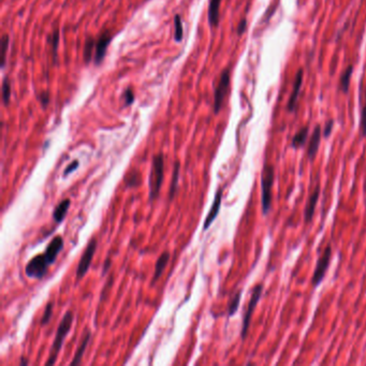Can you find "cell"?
Masks as SVG:
<instances>
[{
    "label": "cell",
    "instance_id": "cell-1",
    "mask_svg": "<svg viewBox=\"0 0 366 366\" xmlns=\"http://www.w3.org/2000/svg\"><path fill=\"white\" fill-rule=\"evenodd\" d=\"M72 323H73V315H72L71 311H67V313L64 316V318L62 319V321H60V323L58 325L55 340H54V343L52 345L51 355H50V358H49V361L46 362V365H54V364H55L59 351L62 350L65 338L67 337L68 334H69V331L71 330Z\"/></svg>",
    "mask_w": 366,
    "mask_h": 366
},
{
    "label": "cell",
    "instance_id": "cell-2",
    "mask_svg": "<svg viewBox=\"0 0 366 366\" xmlns=\"http://www.w3.org/2000/svg\"><path fill=\"white\" fill-rule=\"evenodd\" d=\"M164 168H165V157L162 154L156 155L153 158V164L150 174V200L154 201L158 198L160 188L164 181Z\"/></svg>",
    "mask_w": 366,
    "mask_h": 366
},
{
    "label": "cell",
    "instance_id": "cell-3",
    "mask_svg": "<svg viewBox=\"0 0 366 366\" xmlns=\"http://www.w3.org/2000/svg\"><path fill=\"white\" fill-rule=\"evenodd\" d=\"M275 180V170L273 165L266 164L263 166L261 173V188H262V212L267 215L271 209L272 202V188Z\"/></svg>",
    "mask_w": 366,
    "mask_h": 366
},
{
    "label": "cell",
    "instance_id": "cell-4",
    "mask_svg": "<svg viewBox=\"0 0 366 366\" xmlns=\"http://www.w3.org/2000/svg\"><path fill=\"white\" fill-rule=\"evenodd\" d=\"M50 263L47 261L44 254L38 255L28 262L25 268V274L30 278L41 279L45 276Z\"/></svg>",
    "mask_w": 366,
    "mask_h": 366
},
{
    "label": "cell",
    "instance_id": "cell-5",
    "mask_svg": "<svg viewBox=\"0 0 366 366\" xmlns=\"http://www.w3.org/2000/svg\"><path fill=\"white\" fill-rule=\"evenodd\" d=\"M262 292H263V283H258L253 290L252 297H250V300H249L247 310H246V313L244 314L243 325H242V333H241L243 340H245L246 336H247V332H248V328H249V324H250V320H252V317H253L254 310L257 306V304H258V302L260 301Z\"/></svg>",
    "mask_w": 366,
    "mask_h": 366
},
{
    "label": "cell",
    "instance_id": "cell-6",
    "mask_svg": "<svg viewBox=\"0 0 366 366\" xmlns=\"http://www.w3.org/2000/svg\"><path fill=\"white\" fill-rule=\"evenodd\" d=\"M96 249H97V240L93 237V239H92L90 243L87 244V247L84 250L82 257H81V260L77 269V280L82 279L88 272V270L91 268L92 261L93 259L94 253H96Z\"/></svg>",
    "mask_w": 366,
    "mask_h": 366
},
{
    "label": "cell",
    "instance_id": "cell-7",
    "mask_svg": "<svg viewBox=\"0 0 366 366\" xmlns=\"http://www.w3.org/2000/svg\"><path fill=\"white\" fill-rule=\"evenodd\" d=\"M331 257H332V248L329 245L325 247L324 252L322 253L320 258L317 261L313 278H311V282H313L314 287H318L322 282L324 276H325V273H327V271L330 267Z\"/></svg>",
    "mask_w": 366,
    "mask_h": 366
},
{
    "label": "cell",
    "instance_id": "cell-8",
    "mask_svg": "<svg viewBox=\"0 0 366 366\" xmlns=\"http://www.w3.org/2000/svg\"><path fill=\"white\" fill-rule=\"evenodd\" d=\"M230 85V71L225 70L220 76L219 83L217 85L214 93V112L219 113L222 107L223 100H225Z\"/></svg>",
    "mask_w": 366,
    "mask_h": 366
},
{
    "label": "cell",
    "instance_id": "cell-9",
    "mask_svg": "<svg viewBox=\"0 0 366 366\" xmlns=\"http://www.w3.org/2000/svg\"><path fill=\"white\" fill-rule=\"evenodd\" d=\"M111 40H112L111 33L107 31L102 33L98 39V41L96 42V50H94V64L96 65H100L103 62L106 50L108 47V44L111 42Z\"/></svg>",
    "mask_w": 366,
    "mask_h": 366
},
{
    "label": "cell",
    "instance_id": "cell-10",
    "mask_svg": "<svg viewBox=\"0 0 366 366\" xmlns=\"http://www.w3.org/2000/svg\"><path fill=\"white\" fill-rule=\"evenodd\" d=\"M64 244H65V242H64V239L62 236H55L50 242L49 246L46 247L44 255L46 257L47 261H49L50 266L56 261L58 254L62 252L63 248H64Z\"/></svg>",
    "mask_w": 366,
    "mask_h": 366
},
{
    "label": "cell",
    "instance_id": "cell-11",
    "mask_svg": "<svg viewBox=\"0 0 366 366\" xmlns=\"http://www.w3.org/2000/svg\"><path fill=\"white\" fill-rule=\"evenodd\" d=\"M221 199H222V189L220 188L216 192L213 205L211 209H209V212L204 220V225H203V230H204V231H206V230L211 227V225L216 219V217L218 216L219 211H220V206H221Z\"/></svg>",
    "mask_w": 366,
    "mask_h": 366
},
{
    "label": "cell",
    "instance_id": "cell-12",
    "mask_svg": "<svg viewBox=\"0 0 366 366\" xmlns=\"http://www.w3.org/2000/svg\"><path fill=\"white\" fill-rule=\"evenodd\" d=\"M303 74H304L303 69H300L299 71H297L296 76H295V80L293 83V90H292V92H291V96L289 97L288 103H287V108L289 112H293L296 107V102H297V99H299L301 86L303 83Z\"/></svg>",
    "mask_w": 366,
    "mask_h": 366
},
{
    "label": "cell",
    "instance_id": "cell-13",
    "mask_svg": "<svg viewBox=\"0 0 366 366\" xmlns=\"http://www.w3.org/2000/svg\"><path fill=\"white\" fill-rule=\"evenodd\" d=\"M319 193H320V187L317 185L316 188H315V190L309 196V199L306 203V206H305L304 219H305V222H306V223H309L311 221V219H313L314 214H315V209H316L317 203H318V199H319Z\"/></svg>",
    "mask_w": 366,
    "mask_h": 366
},
{
    "label": "cell",
    "instance_id": "cell-14",
    "mask_svg": "<svg viewBox=\"0 0 366 366\" xmlns=\"http://www.w3.org/2000/svg\"><path fill=\"white\" fill-rule=\"evenodd\" d=\"M321 127L319 125H317L316 128L314 129L313 134H311V138L309 140V144H308V148H307V156L310 160H313L316 155L318 150H319V145H320V141H321Z\"/></svg>",
    "mask_w": 366,
    "mask_h": 366
},
{
    "label": "cell",
    "instance_id": "cell-15",
    "mask_svg": "<svg viewBox=\"0 0 366 366\" xmlns=\"http://www.w3.org/2000/svg\"><path fill=\"white\" fill-rule=\"evenodd\" d=\"M221 0H211L208 5V23L212 27H217L219 24V9Z\"/></svg>",
    "mask_w": 366,
    "mask_h": 366
},
{
    "label": "cell",
    "instance_id": "cell-16",
    "mask_svg": "<svg viewBox=\"0 0 366 366\" xmlns=\"http://www.w3.org/2000/svg\"><path fill=\"white\" fill-rule=\"evenodd\" d=\"M169 260H170V254H169L168 252H165L162 253L161 256L159 257V259L157 260V262H156V266H155V273H154V277H153V281H152V284H154L156 281H157L160 276L162 275V273H164L165 269L167 268L168 266V262Z\"/></svg>",
    "mask_w": 366,
    "mask_h": 366
},
{
    "label": "cell",
    "instance_id": "cell-17",
    "mask_svg": "<svg viewBox=\"0 0 366 366\" xmlns=\"http://www.w3.org/2000/svg\"><path fill=\"white\" fill-rule=\"evenodd\" d=\"M70 204H71L70 199H65L55 207L53 213V219L55 220V222L60 223L65 219V217L67 216L68 213V209L70 207Z\"/></svg>",
    "mask_w": 366,
    "mask_h": 366
},
{
    "label": "cell",
    "instance_id": "cell-18",
    "mask_svg": "<svg viewBox=\"0 0 366 366\" xmlns=\"http://www.w3.org/2000/svg\"><path fill=\"white\" fill-rule=\"evenodd\" d=\"M90 340H91V332H86L82 342H81L79 348L76 352V355H74V358H73V360L71 362V365H79L81 363V360H82V357H83L84 352L86 350L88 343H90Z\"/></svg>",
    "mask_w": 366,
    "mask_h": 366
},
{
    "label": "cell",
    "instance_id": "cell-19",
    "mask_svg": "<svg viewBox=\"0 0 366 366\" xmlns=\"http://www.w3.org/2000/svg\"><path fill=\"white\" fill-rule=\"evenodd\" d=\"M308 131H309L308 126H305L301 128V129L295 133V135L292 139V142H291V145H292V147L300 148L304 146L305 142H306L307 137H308Z\"/></svg>",
    "mask_w": 366,
    "mask_h": 366
},
{
    "label": "cell",
    "instance_id": "cell-20",
    "mask_svg": "<svg viewBox=\"0 0 366 366\" xmlns=\"http://www.w3.org/2000/svg\"><path fill=\"white\" fill-rule=\"evenodd\" d=\"M352 72H354V67L349 66L347 69L342 73V76L340 78V90L345 93H347L349 91Z\"/></svg>",
    "mask_w": 366,
    "mask_h": 366
},
{
    "label": "cell",
    "instance_id": "cell-21",
    "mask_svg": "<svg viewBox=\"0 0 366 366\" xmlns=\"http://www.w3.org/2000/svg\"><path fill=\"white\" fill-rule=\"evenodd\" d=\"M2 100L4 105H8L11 100V83L8 78H4L2 81Z\"/></svg>",
    "mask_w": 366,
    "mask_h": 366
},
{
    "label": "cell",
    "instance_id": "cell-22",
    "mask_svg": "<svg viewBox=\"0 0 366 366\" xmlns=\"http://www.w3.org/2000/svg\"><path fill=\"white\" fill-rule=\"evenodd\" d=\"M179 176H180V162L178 161V162H175V166H174L173 178H172V183H171V187H170V199H173L176 188H178Z\"/></svg>",
    "mask_w": 366,
    "mask_h": 366
},
{
    "label": "cell",
    "instance_id": "cell-23",
    "mask_svg": "<svg viewBox=\"0 0 366 366\" xmlns=\"http://www.w3.org/2000/svg\"><path fill=\"white\" fill-rule=\"evenodd\" d=\"M174 27H175V32H174L175 41L181 42L183 40V35H184V31H183V24H182V19H181L180 15H175Z\"/></svg>",
    "mask_w": 366,
    "mask_h": 366
},
{
    "label": "cell",
    "instance_id": "cell-24",
    "mask_svg": "<svg viewBox=\"0 0 366 366\" xmlns=\"http://www.w3.org/2000/svg\"><path fill=\"white\" fill-rule=\"evenodd\" d=\"M125 181H126L127 186H129V187L138 186V185H140V183H141V175H140L139 171L133 170V171L129 172V175L127 176V178L125 179Z\"/></svg>",
    "mask_w": 366,
    "mask_h": 366
},
{
    "label": "cell",
    "instance_id": "cell-25",
    "mask_svg": "<svg viewBox=\"0 0 366 366\" xmlns=\"http://www.w3.org/2000/svg\"><path fill=\"white\" fill-rule=\"evenodd\" d=\"M241 296H242V291H239V292H237L232 297L231 302H230V304H229V316L230 317L233 316L236 313L237 308H239L240 302H241Z\"/></svg>",
    "mask_w": 366,
    "mask_h": 366
},
{
    "label": "cell",
    "instance_id": "cell-26",
    "mask_svg": "<svg viewBox=\"0 0 366 366\" xmlns=\"http://www.w3.org/2000/svg\"><path fill=\"white\" fill-rule=\"evenodd\" d=\"M94 47V41L92 38H88L85 42V49H84V59L85 63L88 64L91 62L92 55V50Z\"/></svg>",
    "mask_w": 366,
    "mask_h": 366
},
{
    "label": "cell",
    "instance_id": "cell-27",
    "mask_svg": "<svg viewBox=\"0 0 366 366\" xmlns=\"http://www.w3.org/2000/svg\"><path fill=\"white\" fill-rule=\"evenodd\" d=\"M53 302H49L47 303V305L45 306V309L43 311V316H42V319H41V324L42 325H45L50 322L51 318H52V313H53Z\"/></svg>",
    "mask_w": 366,
    "mask_h": 366
},
{
    "label": "cell",
    "instance_id": "cell-28",
    "mask_svg": "<svg viewBox=\"0 0 366 366\" xmlns=\"http://www.w3.org/2000/svg\"><path fill=\"white\" fill-rule=\"evenodd\" d=\"M58 44H59V31H58V29H56L55 31L53 32V35H52V47H53L54 60H56Z\"/></svg>",
    "mask_w": 366,
    "mask_h": 366
},
{
    "label": "cell",
    "instance_id": "cell-29",
    "mask_svg": "<svg viewBox=\"0 0 366 366\" xmlns=\"http://www.w3.org/2000/svg\"><path fill=\"white\" fill-rule=\"evenodd\" d=\"M9 36L3 35L1 39V52H2V59H1V67H4L5 64V55H6V50L9 47Z\"/></svg>",
    "mask_w": 366,
    "mask_h": 366
},
{
    "label": "cell",
    "instance_id": "cell-30",
    "mask_svg": "<svg viewBox=\"0 0 366 366\" xmlns=\"http://www.w3.org/2000/svg\"><path fill=\"white\" fill-rule=\"evenodd\" d=\"M360 129L363 137H366V101L361 110V119H360Z\"/></svg>",
    "mask_w": 366,
    "mask_h": 366
},
{
    "label": "cell",
    "instance_id": "cell-31",
    "mask_svg": "<svg viewBox=\"0 0 366 366\" xmlns=\"http://www.w3.org/2000/svg\"><path fill=\"white\" fill-rule=\"evenodd\" d=\"M124 100H125V104L126 105L132 104L133 100H134V96H133V92H132V90H130V88H128V90L125 92V93H124Z\"/></svg>",
    "mask_w": 366,
    "mask_h": 366
},
{
    "label": "cell",
    "instance_id": "cell-32",
    "mask_svg": "<svg viewBox=\"0 0 366 366\" xmlns=\"http://www.w3.org/2000/svg\"><path fill=\"white\" fill-rule=\"evenodd\" d=\"M79 165H80V162L78 160H74L73 162H71V164L66 168V170L64 172V176H67L68 174H70V173L76 171L78 169V167H79Z\"/></svg>",
    "mask_w": 366,
    "mask_h": 366
},
{
    "label": "cell",
    "instance_id": "cell-33",
    "mask_svg": "<svg viewBox=\"0 0 366 366\" xmlns=\"http://www.w3.org/2000/svg\"><path fill=\"white\" fill-rule=\"evenodd\" d=\"M333 126H334V120H329L327 124H325L324 126V129H323V137L324 138H329V135L331 134L332 132V129H333Z\"/></svg>",
    "mask_w": 366,
    "mask_h": 366
},
{
    "label": "cell",
    "instance_id": "cell-34",
    "mask_svg": "<svg viewBox=\"0 0 366 366\" xmlns=\"http://www.w3.org/2000/svg\"><path fill=\"white\" fill-rule=\"evenodd\" d=\"M246 26H247V21L245 18H243L242 21L240 22L239 26H237V35H239V36L243 35V33L245 32V30H246Z\"/></svg>",
    "mask_w": 366,
    "mask_h": 366
},
{
    "label": "cell",
    "instance_id": "cell-35",
    "mask_svg": "<svg viewBox=\"0 0 366 366\" xmlns=\"http://www.w3.org/2000/svg\"><path fill=\"white\" fill-rule=\"evenodd\" d=\"M40 100H41L42 105L46 106L47 104H49V102H50V96H49V93H47V92H43V93L41 94V96H40Z\"/></svg>",
    "mask_w": 366,
    "mask_h": 366
},
{
    "label": "cell",
    "instance_id": "cell-36",
    "mask_svg": "<svg viewBox=\"0 0 366 366\" xmlns=\"http://www.w3.org/2000/svg\"><path fill=\"white\" fill-rule=\"evenodd\" d=\"M27 363H28V362H27V361H25V360H23L21 364H22V365H27Z\"/></svg>",
    "mask_w": 366,
    "mask_h": 366
},
{
    "label": "cell",
    "instance_id": "cell-37",
    "mask_svg": "<svg viewBox=\"0 0 366 366\" xmlns=\"http://www.w3.org/2000/svg\"><path fill=\"white\" fill-rule=\"evenodd\" d=\"M364 189H365V192H366V181H365V183H364Z\"/></svg>",
    "mask_w": 366,
    "mask_h": 366
}]
</instances>
